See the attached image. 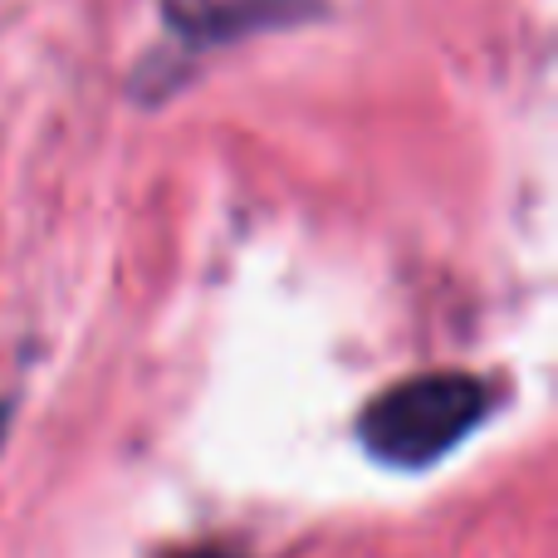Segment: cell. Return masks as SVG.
<instances>
[{"mask_svg": "<svg viewBox=\"0 0 558 558\" xmlns=\"http://www.w3.org/2000/svg\"><path fill=\"white\" fill-rule=\"evenodd\" d=\"M324 0H162V20L186 49H221L245 35L314 20Z\"/></svg>", "mask_w": 558, "mask_h": 558, "instance_id": "obj_2", "label": "cell"}, {"mask_svg": "<svg viewBox=\"0 0 558 558\" xmlns=\"http://www.w3.org/2000/svg\"><path fill=\"white\" fill-rule=\"evenodd\" d=\"M177 558H235V554H226V549H192V554H177Z\"/></svg>", "mask_w": 558, "mask_h": 558, "instance_id": "obj_3", "label": "cell"}, {"mask_svg": "<svg viewBox=\"0 0 558 558\" xmlns=\"http://www.w3.org/2000/svg\"><path fill=\"white\" fill-rule=\"evenodd\" d=\"M5 426H10V402H0V441H5Z\"/></svg>", "mask_w": 558, "mask_h": 558, "instance_id": "obj_4", "label": "cell"}, {"mask_svg": "<svg viewBox=\"0 0 558 558\" xmlns=\"http://www.w3.org/2000/svg\"><path fill=\"white\" fill-rule=\"evenodd\" d=\"M490 416V387L475 373H422L363 407L357 441L383 465L422 471L465 441Z\"/></svg>", "mask_w": 558, "mask_h": 558, "instance_id": "obj_1", "label": "cell"}]
</instances>
